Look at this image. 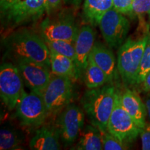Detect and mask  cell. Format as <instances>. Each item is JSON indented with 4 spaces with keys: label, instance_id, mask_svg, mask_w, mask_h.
I'll return each instance as SVG.
<instances>
[{
    "label": "cell",
    "instance_id": "obj_26",
    "mask_svg": "<svg viewBox=\"0 0 150 150\" xmlns=\"http://www.w3.org/2000/svg\"><path fill=\"white\" fill-rule=\"evenodd\" d=\"M134 0H112L113 8L124 15L130 16Z\"/></svg>",
    "mask_w": 150,
    "mask_h": 150
},
{
    "label": "cell",
    "instance_id": "obj_2",
    "mask_svg": "<svg viewBox=\"0 0 150 150\" xmlns=\"http://www.w3.org/2000/svg\"><path fill=\"white\" fill-rule=\"evenodd\" d=\"M45 13L46 0H0V21L4 31L36 23Z\"/></svg>",
    "mask_w": 150,
    "mask_h": 150
},
{
    "label": "cell",
    "instance_id": "obj_9",
    "mask_svg": "<svg viewBox=\"0 0 150 150\" xmlns=\"http://www.w3.org/2000/svg\"><path fill=\"white\" fill-rule=\"evenodd\" d=\"M24 81L18 67L4 63L0 67V96L9 110L16 109L24 90Z\"/></svg>",
    "mask_w": 150,
    "mask_h": 150
},
{
    "label": "cell",
    "instance_id": "obj_23",
    "mask_svg": "<svg viewBox=\"0 0 150 150\" xmlns=\"http://www.w3.org/2000/svg\"><path fill=\"white\" fill-rule=\"evenodd\" d=\"M150 72V33H148V39L145 50L142 54L141 62L137 76L136 85L142 83L148 73Z\"/></svg>",
    "mask_w": 150,
    "mask_h": 150
},
{
    "label": "cell",
    "instance_id": "obj_15",
    "mask_svg": "<svg viewBox=\"0 0 150 150\" xmlns=\"http://www.w3.org/2000/svg\"><path fill=\"white\" fill-rule=\"evenodd\" d=\"M60 135L55 127L41 126L36 129L29 142V147L35 150H58L61 149Z\"/></svg>",
    "mask_w": 150,
    "mask_h": 150
},
{
    "label": "cell",
    "instance_id": "obj_22",
    "mask_svg": "<svg viewBox=\"0 0 150 150\" xmlns=\"http://www.w3.org/2000/svg\"><path fill=\"white\" fill-rule=\"evenodd\" d=\"M49 50H53L56 53L62 54L72 59L75 62L74 42L68 40H45Z\"/></svg>",
    "mask_w": 150,
    "mask_h": 150
},
{
    "label": "cell",
    "instance_id": "obj_19",
    "mask_svg": "<svg viewBox=\"0 0 150 150\" xmlns=\"http://www.w3.org/2000/svg\"><path fill=\"white\" fill-rule=\"evenodd\" d=\"M76 149L79 150H101L103 149L102 138L100 131L93 125L84 127L79 135Z\"/></svg>",
    "mask_w": 150,
    "mask_h": 150
},
{
    "label": "cell",
    "instance_id": "obj_32",
    "mask_svg": "<svg viewBox=\"0 0 150 150\" xmlns=\"http://www.w3.org/2000/svg\"><path fill=\"white\" fill-rule=\"evenodd\" d=\"M149 19H150V13L149 14Z\"/></svg>",
    "mask_w": 150,
    "mask_h": 150
},
{
    "label": "cell",
    "instance_id": "obj_29",
    "mask_svg": "<svg viewBox=\"0 0 150 150\" xmlns=\"http://www.w3.org/2000/svg\"><path fill=\"white\" fill-rule=\"evenodd\" d=\"M142 88L144 91L150 93V72L148 73L144 81L142 82Z\"/></svg>",
    "mask_w": 150,
    "mask_h": 150
},
{
    "label": "cell",
    "instance_id": "obj_3",
    "mask_svg": "<svg viewBox=\"0 0 150 150\" xmlns=\"http://www.w3.org/2000/svg\"><path fill=\"white\" fill-rule=\"evenodd\" d=\"M114 86L106 85L88 89L81 99L82 106L91 125L100 130L108 131V124L115 104Z\"/></svg>",
    "mask_w": 150,
    "mask_h": 150
},
{
    "label": "cell",
    "instance_id": "obj_11",
    "mask_svg": "<svg viewBox=\"0 0 150 150\" xmlns=\"http://www.w3.org/2000/svg\"><path fill=\"white\" fill-rule=\"evenodd\" d=\"M14 64L29 91L42 96L52 77L50 66L27 60H18Z\"/></svg>",
    "mask_w": 150,
    "mask_h": 150
},
{
    "label": "cell",
    "instance_id": "obj_20",
    "mask_svg": "<svg viewBox=\"0 0 150 150\" xmlns=\"http://www.w3.org/2000/svg\"><path fill=\"white\" fill-rule=\"evenodd\" d=\"M83 77L86 87L88 89L97 88L108 83L107 75L95 64L90 56Z\"/></svg>",
    "mask_w": 150,
    "mask_h": 150
},
{
    "label": "cell",
    "instance_id": "obj_31",
    "mask_svg": "<svg viewBox=\"0 0 150 150\" xmlns=\"http://www.w3.org/2000/svg\"><path fill=\"white\" fill-rule=\"evenodd\" d=\"M145 104L146 106V109H147V115L150 120V94L145 97Z\"/></svg>",
    "mask_w": 150,
    "mask_h": 150
},
{
    "label": "cell",
    "instance_id": "obj_18",
    "mask_svg": "<svg viewBox=\"0 0 150 150\" xmlns=\"http://www.w3.org/2000/svg\"><path fill=\"white\" fill-rule=\"evenodd\" d=\"M50 67L54 74L66 76L72 80L79 78L75 62L72 59L50 50Z\"/></svg>",
    "mask_w": 150,
    "mask_h": 150
},
{
    "label": "cell",
    "instance_id": "obj_27",
    "mask_svg": "<svg viewBox=\"0 0 150 150\" xmlns=\"http://www.w3.org/2000/svg\"><path fill=\"white\" fill-rule=\"evenodd\" d=\"M142 140V149L143 150H150V122L146 123L145 127L140 133Z\"/></svg>",
    "mask_w": 150,
    "mask_h": 150
},
{
    "label": "cell",
    "instance_id": "obj_24",
    "mask_svg": "<svg viewBox=\"0 0 150 150\" xmlns=\"http://www.w3.org/2000/svg\"><path fill=\"white\" fill-rule=\"evenodd\" d=\"M102 138L103 149L104 150H124L128 149V145L120 141L112 135L109 131L100 130Z\"/></svg>",
    "mask_w": 150,
    "mask_h": 150
},
{
    "label": "cell",
    "instance_id": "obj_21",
    "mask_svg": "<svg viewBox=\"0 0 150 150\" xmlns=\"http://www.w3.org/2000/svg\"><path fill=\"white\" fill-rule=\"evenodd\" d=\"M22 138L16 129L11 127H4L0 131V149H19Z\"/></svg>",
    "mask_w": 150,
    "mask_h": 150
},
{
    "label": "cell",
    "instance_id": "obj_4",
    "mask_svg": "<svg viewBox=\"0 0 150 150\" xmlns=\"http://www.w3.org/2000/svg\"><path fill=\"white\" fill-rule=\"evenodd\" d=\"M148 39V33L138 40L129 38L117 52V70L126 86L136 85L137 76Z\"/></svg>",
    "mask_w": 150,
    "mask_h": 150
},
{
    "label": "cell",
    "instance_id": "obj_10",
    "mask_svg": "<svg viewBox=\"0 0 150 150\" xmlns=\"http://www.w3.org/2000/svg\"><path fill=\"white\" fill-rule=\"evenodd\" d=\"M98 26L108 45L117 49L127 40L130 22L124 14L112 8L102 17Z\"/></svg>",
    "mask_w": 150,
    "mask_h": 150
},
{
    "label": "cell",
    "instance_id": "obj_30",
    "mask_svg": "<svg viewBox=\"0 0 150 150\" xmlns=\"http://www.w3.org/2000/svg\"><path fill=\"white\" fill-rule=\"evenodd\" d=\"M82 0H63V2L67 4H70L74 6L78 7L80 5V4L81 3Z\"/></svg>",
    "mask_w": 150,
    "mask_h": 150
},
{
    "label": "cell",
    "instance_id": "obj_5",
    "mask_svg": "<svg viewBox=\"0 0 150 150\" xmlns=\"http://www.w3.org/2000/svg\"><path fill=\"white\" fill-rule=\"evenodd\" d=\"M48 112L41 95L24 91L16 107V116L22 126L35 129L42 126Z\"/></svg>",
    "mask_w": 150,
    "mask_h": 150
},
{
    "label": "cell",
    "instance_id": "obj_14",
    "mask_svg": "<svg viewBox=\"0 0 150 150\" xmlns=\"http://www.w3.org/2000/svg\"><path fill=\"white\" fill-rule=\"evenodd\" d=\"M120 100L123 107L134 120L136 125L142 129L146 125L147 109L145 103L142 102L138 94L126 88L122 93H120Z\"/></svg>",
    "mask_w": 150,
    "mask_h": 150
},
{
    "label": "cell",
    "instance_id": "obj_17",
    "mask_svg": "<svg viewBox=\"0 0 150 150\" xmlns=\"http://www.w3.org/2000/svg\"><path fill=\"white\" fill-rule=\"evenodd\" d=\"M113 8L112 0H84L83 19L90 25L98 26L102 17Z\"/></svg>",
    "mask_w": 150,
    "mask_h": 150
},
{
    "label": "cell",
    "instance_id": "obj_16",
    "mask_svg": "<svg viewBox=\"0 0 150 150\" xmlns=\"http://www.w3.org/2000/svg\"><path fill=\"white\" fill-rule=\"evenodd\" d=\"M90 57L106 73L108 83H111L115 78L116 72L115 58L111 50L102 43L95 42Z\"/></svg>",
    "mask_w": 150,
    "mask_h": 150
},
{
    "label": "cell",
    "instance_id": "obj_12",
    "mask_svg": "<svg viewBox=\"0 0 150 150\" xmlns=\"http://www.w3.org/2000/svg\"><path fill=\"white\" fill-rule=\"evenodd\" d=\"M83 110L74 104H70L62 110L58 119L60 139L65 147L72 145L78 138L84 125Z\"/></svg>",
    "mask_w": 150,
    "mask_h": 150
},
{
    "label": "cell",
    "instance_id": "obj_8",
    "mask_svg": "<svg viewBox=\"0 0 150 150\" xmlns=\"http://www.w3.org/2000/svg\"><path fill=\"white\" fill-rule=\"evenodd\" d=\"M128 112L123 107L120 92L116 91L115 104L108 124V131L124 143L133 142L141 133Z\"/></svg>",
    "mask_w": 150,
    "mask_h": 150
},
{
    "label": "cell",
    "instance_id": "obj_13",
    "mask_svg": "<svg viewBox=\"0 0 150 150\" xmlns=\"http://www.w3.org/2000/svg\"><path fill=\"white\" fill-rule=\"evenodd\" d=\"M95 43V32L90 24L84 25L79 31L74 42L75 64L78 77L83 76L88 58Z\"/></svg>",
    "mask_w": 150,
    "mask_h": 150
},
{
    "label": "cell",
    "instance_id": "obj_7",
    "mask_svg": "<svg viewBox=\"0 0 150 150\" xmlns=\"http://www.w3.org/2000/svg\"><path fill=\"white\" fill-rule=\"evenodd\" d=\"M79 31L74 17L70 11H62L54 18L49 16L40 26V35L44 40H68L74 42Z\"/></svg>",
    "mask_w": 150,
    "mask_h": 150
},
{
    "label": "cell",
    "instance_id": "obj_25",
    "mask_svg": "<svg viewBox=\"0 0 150 150\" xmlns=\"http://www.w3.org/2000/svg\"><path fill=\"white\" fill-rule=\"evenodd\" d=\"M150 13V0H134L130 16H142Z\"/></svg>",
    "mask_w": 150,
    "mask_h": 150
},
{
    "label": "cell",
    "instance_id": "obj_1",
    "mask_svg": "<svg viewBox=\"0 0 150 150\" xmlns=\"http://www.w3.org/2000/svg\"><path fill=\"white\" fill-rule=\"evenodd\" d=\"M5 55L14 62L27 60L50 66V50L41 35L31 30L20 28L4 38Z\"/></svg>",
    "mask_w": 150,
    "mask_h": 150
},
{
    "label": "cell",
    "instance_id": "obj_6",
    "mask_svg": "<svg viewBox=\"0 0 150 150\" xmlns=\"http://www.w3.org/2000/svg\"><path fill=\"white\" fill-rule=\"evenodd\" d=\"M74 95L73 80L54 74L43 92L42 97L49 115H56L70 104Z\"/></svg>",
    "mask_w": 150,
    "mask_h": 150
},
{
    "label": "cell",
    "instance_id": "obj_28",
    "mask_svg": "<svg viewBox=\"0 0 150 150\" xmlns=\"http://www.w3.org/2000/svg\"><path fill=\"white\" fill-rule=\"evenodd\" d=\"M63 0H46V13L52 16L61 6Z\"/></svg>",
    "mask_w": 150,
    "mask_h": 150
}]
</instances>
